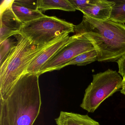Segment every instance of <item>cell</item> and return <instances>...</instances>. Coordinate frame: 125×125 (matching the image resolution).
<instances>
[{
    "instance_id": "obj_1",
    "label": "cell",
    "mask_w": 125,
    "mask_h": 125,
    "mask_svg": "<svg viewBox=\"0 0 125 125\" xmlns=\"http://www.w3.org/2000/svg\"><path fill=\"white\" fill-rule=\"evenodd\" d=\"M74 32L88 39L96 51L99 62L117 61L125 55V25L83 16Z\"/></svg>"
},
{
    "instance_id": "obj_2",
    "label": "cell",
    "mask_w": 125,
    "mask_h": 125,
    "mask_svg": "<svg viewBox=\"0 0 125 125\" xmlns=\"http://www.w3.org/2000/svg\"><path fill=\"white\" fill-rule=\"evenodd\" d=\"M37 74H24L4 101L10 125H33L40 113L41 97Z\"/></svg>"
},
{
    "instance_id": "obj_3",
    "label": "cell",
    "mask_w": 125,
    "mask_h": 125,
    "mask_svg": "<svg viewBox=\"0 0 125 125\" xmlns=\"http://www.w3.org/2000/svg\"><path fill=\"white\" fill-rule=\"evenodd\" d=\"M68 34H64L52 42L41 46L35 45L21 34L15 35L16 44L0 65V99L5 98L19 79L25 73L34 58Z\"/></svg>"
},
{
    "instance_id": "obj_4",
    "label": "cell",
    "mask_w": 125,
    "mask_h": 125,
    "mask_svg": "<svg viewBox=\"0 0 125 125\" xmlns=\"http://www.w3.org/2000/svg\"><path fill=\"white\" fill-rule=\"evenodd\" d=\"M75 25L55 16L39 18L24 23L19 34L37 46L46 44L64 35L74 32Z\"/></svg>"
},
{
    "instance_id": "obj_5",
    "label": "cell",
    "mask_w": 125,
    "mask_h": 125,
    "mask_svg": "<svg viewBox=\"0 0 125 125\" xmlns=\"http://www.w3.org/2000/svg\"><path fill=\"white\" fill-rule=\"evenodd\" d=\"M92 82L88 86L80 107L93 113L101 104L123 87V78L116 71L108 69L93 74Z\"/></svg>"
},
{
    "instance_id": "obj_6",
    "label": "cell",
    "mask_w": 125,
    "mask_h": 125,
    "mask_svg": "<svg viewBox=\"0 0 125 125\" xmlns=\"http://www.w3.org/2000/svg\"><path fill=\"white\" fill-rule=\"evenodd\" d=\"M76 38L58 51L42 67L40 76L46 72L60 70L64 64L78 55L95 50L90 42L82 35L76 34Z\"/></svg>"
},
{
    "instance_id": "obj_7",
    "label": "cell",
    "mask_w": 125,
    "mask_h": 125,
    "mask_svg": "<svg viewBox=\"0 0 125 125\" xmlns=\"http://www.w3.org/2000/svg\"><path fill=\"white\" fill-rule=\"evenodd\" d=\"M14 0L6 3L4 7L2 4L0 11V43L8 39L11 36L19 34L23 23L19 20L14 14L11 4Z\"/></svg>"
},
{
    "instance_id": "obj_8",
    "label": "cell",
    "mask_w": 125,
    "mask_h": 125,
    "mask_svg": "<svg viewBox=\"0 0 125 125\" xmlns=\"http://www.w3.org/2000/svg\"><path fill=\"white\" fill-rule=\"evenodd\" d=\"M76 36V34L71 36H69L68 34L50 46L41 54L33 60L28 67L25 73H30L39 75V73L43 65L58 51L72 41Z\"/></svg>"
},
{
    "instance_id": "obj_9",
    "label": "cell",
    "mask_w": 125,
    "mask_h": 125,
    "mask_svg": "<svg viewBox=\"0 0 125 125\" xmlns=\"http://www.w3.org/2000/svg\"><path fill=\"white\" fill-rule=\"evenodd\" d=\"M115 3L113 0H95L91 6L81 11L84 16L100 20H109Z\"/></svg>"
},
{
    "instance_id": "obj_10",
    "label": "cell",
    "mask_w": 125,
    "mask_h": 125,
    "mask_svg": "<svg viewBox=\"0 0 125 125\" xmlns=\"http://www.w3.org/2000/svg\"><path fill=\"white\" fill-rule=\"evenodd\" d=\"M55 121L57 125H100L88 115L64 111L60 112Z\"/></svg>"
},
{
    "instance_id": "obj_11",
    "label": "cell",
    "mask_w": 125,
    "mask_h": 125,
    "mask_svg": "<svg viewBox=\"0 0 125 125\" xmlns=\"http://www.w3.org/2000/svg\"><path fill=\"white\" fill-rule=\"evenodd\" d=\"M14 1L11 4V8L16 17L23 24L46 16L39 10H34L27 8L14 2Z\"/></svg>"
},
{
    "instance_id": "obj_12",
    "label": "cell",
    "mask_w": 125,
    "mask_h": 125,
    "mask_svg": "<svg viewBox=\"0 0 125 125\" xmlns=\"http://www.w3.org/2000/svg\"><path fill=\"white\" fill-rule=\"evenodd\" d=\"M38 8L42 12L52 9L68 11H74L76 10L69 0H38Z\"/></svg>"
},
{
    "instance_id": "obj_13",
    "label": "cell",
    "mask_w": 125,
    "mask_h": 125,
    "mask_svg": "<svg viewBox=\"0 0 125 125\" xmlns=\"http://www.w3.org/2000/svg\"><path fill=\"white\" fill-rule=\"evenodd\" d=\"M97 60H98L97 54L95 50H94L78 55L68 62L64 64L61 67V69L69 65H86Z\"/></svg>"
},
{
    "instance_id": "obj_14",
    "label": "cell",
    "mask_w": 125,
    "mask_h": 125,
    "mask_svg": "<svg viewBox=\"0 0 125 125\" xmlns=\"http://www.w3.org/2000/svg\"><path fill=\"white\" fill-rule=\"evenodd\" d=\"M115 3L109 20L118 23H125V0H113Z\"/></svg>"
},
{
    "instance_id": "obj_15",
    "label": "cell",
    "mask_w": 125,
    "mask_h": 125,
    "mask_svg": "<svg viewBox=\"0 0 125 125\" xmlns=\"http://www.w3.org/2000/svg\"><path fill=\"white\" fill-rule=\"evenodd\" d=\"M16 43L10 41L9 39L0 43V65L2 64Z\"/></svg>"
},
{
    "instance_id": "obj_16",
    "label": "cell",
    "mask_w": 125,
    "mask_h": 125,
    "mask_svg": "<svg viewBox=\"0 0 125 125\" xmlns=\"http://www.w3.org/2000/svg\"><path fill=\"white\" fill-rule=\"evenodd\" d=\"M69 2L72 4L76 10L82 11L91 6L95 3V0H69Z\"/></svg>"
},
{
    "instance_id": "obj_17",
    "label": "cell",
    "mask_w": 125,
    "mask_h": 125,
    "mask_svg": "<svg viewBox=\"0 0 125 125\" xmlns=\"http://www.w3.org/2000/svg\"><path fill=\"white\" fill-rule=\"evenodd\" d=\"M14 2L19 5L34 10H38V0H15Z\"/></svg>"
},
{
    "instance_id": "obj_18",
    "label": "cell",
    "mask_w": 125,
    "mask_h": 125,
    "mask_svg": "<svg viewBox=\"0 0 125 125\" xmlns=\"http://www.w3.org/2000/svg\"><path fill=\"white\" fill-rule=\"evenodd\" d=\"M0 125H10L6 115L4 101L0 99Z\"/></svg>"
},
{
    "instance_id": "obj_19",
    "label": "cell",
    "mask_w": 125,
    "mask_h": 125,
    "mask_svg": "<svg viewBox=\"0 0 125 125\" xmlns=\"http://www.w3.org/2000/svg\"><path fill=\"white\" fill-rule=\"evenodd\" d=\"M118 65V73L123 77L125 76V55L117 61Z\"/></svg>"
},
{
    "instance_id": "obj_20",
    "label": "cell",
    "mask_w": 125,
    "mask_h": 125,
    "mask_svg": "<svg viewBox=\"0 0 125 125\" xmlns=\"http://www.w3.org/2000/svg\"><path fill=\"white\" fill-rule=\"evenodd\" d=\"M123 78V87L120 90V92H125V76Z\"/></svg>"
},
{
    "instance_id": "obj_21",
    "label": "cell",
    "mask_w": 125,
    "mask_h": 125,
    "mask_svg": "<svg viewBox=\"0 0 125 125\" xmlns=\"http://www.w3.org/2000/svg\"><path fill=\"white\" fill-rule=\"evenodd\" d=\"M121 93L123 94L124 95H125V92H120Z\"/></svg>"
}]
</instances>
